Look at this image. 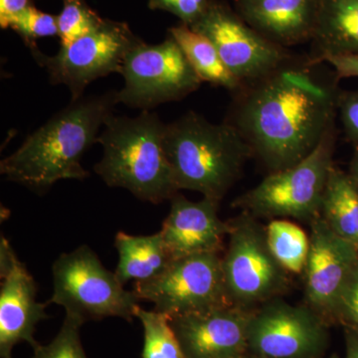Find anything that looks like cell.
<instances>
[{
    "label": "cell",
    "mask_w": 358,
    "mask_h": 358,
    "mask_svg": "<svg viewBox=\"0 0 358 358\" xmlns=\"http://www.w3.org/2000/svg\"><path fill=\"white\" fill-rule=\"evenodd\" d=\"M217 49L224 64L245 87L289 64L291 54L256 31L230 7L209 0L203 14L190 25Z\"/></svg>",
    "instance_id": "cell-11"
},
{
    "label": "cell",
    "mask_w": 358,
    "mask_h": 358,
    "mask_svg": "<svg viewBox=\"0 0 358 358\" xmlns=\"http://www.w3.org/2000/svg\"><path fill=\"white\" fill-rule=\"evenodd\" d=\"M9 27L24 39L30 51L37 48L35 40L58 35L57 17L30 6L10 21Z\"/></svg>",
    "instance_id": "cell-26"
},
{
    "label": "cell",
    "mask_w": 358,
    "mask_h": 358,
    "mask_svg": "<svg viewBox=\"0 0 358 358\" xmlns=\"http://www.w3.org/2000/svg\"><path fill=\"white\" fill-rule=\"evenodd\" d=\"M348 173L358 188V148L353 155L352 162H350V173Z\"/></svg>",
    "instance_id": "cell-33"
},
{
    "label": "cell",
    "mask_w": 358,
    "mask_h": 358,
    "mask_svg": "<svg viewBox=\"0 0 358 358\" xmlns=\"http://www.w3.org/2000/svg\"><path fill=\"white\" fill-rule=\"evenodd\" d=\"M238 358H264V357H258V355H253V353H251V352H247L246 355H242V357H240Z\"/></svg>",
    "instance_id": "cell-34"
},
{
    "label": "cell",
    "mask_w": 358,
    "mask_h": 358,
    "mask_svg": "<svg viewBox=\"0 0 358 358\" xmlns=\"http://www.w3.org/2000/svg\"><path fill=\"white\" fill-rule=\"evenodd\" d=\"M169 34L182 49L202 82L222 87L235 95L245 88V85L226 67L217 49L204 35L183 23L171 28Z\"/></svg>",
    "instance_id": "cell-21"
},
{
    "label": "cell",
    "mask_w": 358,
    "mask_h": 358,
    "mask_svg": "<svg viewBox=\"0 0 358 358\" xmlns=\"http://www.w3.org/2000/svg\"><path fill=\"white\" fill-rule=\"evenodd\" d=\"M310 66L289 63L236 94L227 122L270 173L298 164L336 128L338 80L324 84Z\"/></svg>",
    "instance_id": "cell-1"
},
{
    "label": "cell",
    "mask_w": 358,
    "mask_h": 358,
    "mask_svg": "<svg viewBox=\"0 0 358 358\" xmlns=\"http://www.w3.org/2000/svg\"><path fill=\"white\" fill-rule=\"evenodd\" d=\"M164 150L178 190L199 192L219 202L253 157L233 124H212L195 112L166 124Z\"/></svg>",
    "instance_id": "cell-3"
},
{
    "label": "cell",
    "mask_w": 358,
    "mask_h": 358,
    "mask_svg": "<svg viewBox=\"0 0 358 358\" xmlns=\"http://www.w3.org/2000/svg\"><path fill=\"white\" fill-rule=\"evenodd\" d=\"M117 103V91L71 101L1 160L0 173L37 193L46 192L63 179L88 178L82 157L98 143L100 129Z\"/></svg>",
    "instance_id": "cell-2"
},
{
    "label": "cell",
    "mask_w": 358,
    "mask_h": 358,
    "mask_svg": "<svg viewBox=\"0 0 358 358\" xmlns=\"http://www.w3.org/2000/svg\"><path fill=\"white\" fill-rule=\"evenodd\" d=\"M208 3L209 0H150L148 6L173 13L183 24L190 26L199 20Z\"/></svg>",
    "instance_id": "cell-28"
},
{
    "label": "cell",
    "mask_w": 358,
    "mask_h": 358,
    "mask_svg": "<svg viewBox=\"0 0 358 358\" xmlns=\"http://www.w3.org/2000/svg\"><path fill=\"white\" fill-rule=\"evenodd\" d=\"M52 275L50 303L62 306L66 315L82 324L106 317L133 322L136 317L140 299L134 291H126L115 273L103 267L86 245L59 256L52 266Z\"/></svg>",
    "instance_id": "cell-6"
},
{
    "label": "cell",
    "mask_w": 358,
    "mask_h": 358,
    "mask_svg": "<svg viewBox=\"0 0 358 358\" xmlns=\"http://www.w3.org/2000/svg\"><path fill=\"white\" fill-rule=\"evenodd\" d=\"M345 358H358V331L350 327H343Z\"/></svg>",
    "instance_id": "cell-32"
},
{
    "label": "cell",
    "mask_w": 358,
    "mask_h": 358,
    "mask_svg": "<svg viewBox=\"0 0 358 358\" xmlns=\"http://www.w3.org/2000/svg\"><path fill=\"white\" fill-rule=\"evenodd\" d=\"M166 124L143 110L136 117L110 115L98 143L102 159L95 173L110 187H121L136 199L159 204L179 192L164 150Z\"/></svg>",
    "instance_id": "cell-4"
},
{
    "label": "cell",
    "mask_w": 358,
    "mask_h": 358,
    "mask_svg": "<svg viewBox=\"0 0 358 358\" xmlns=\"http://www.w3.org/2000/svg\"><path fill=\"white\" fill-rule=\"evenodd\" d=\"M134 292L169 317L231 305L224 282L222 253L215 252L174 259L159 277L134 282Z\"/></svg>",
    "instance_id": "cell-10"
},
{
    "label": "cell",
    "mask_w": 358,
    "mask_h": 358,
    "mask_svg": "<svg viewBox=\"0 0 358 358\" xmlns=\"http://www.w3.org/2000/svg\"><path fill=\"white\" fill-rule=\"evenodd\" d=\"M63 2L62 11L57 16L61 47L68 46L85 35L95 31L103 22L83 0H63Z\"/></svg>",
    "instance_id": "cell-24"
},
{
    "label": "cell",
    "mask_w": 358,
    "mask_h": 358,
    "mask_svg": "<svg viewBox=\"0 0 358 358\" xmlns=\"http://www.w3.org/2000/svg\"><path fill=\"white\" fill-rule=\"evenodd\" d=\"M171 202L160 233L173 260L193 254L222 253L230 224L218 216L220 202L206 197L192 201L179 192Z\"/></svg>",
    "instance_id": "cell-16"
},
{
    "label": "cell",
    "mask_w": 358,
    "mask_h": 358,
    "mask_svg": "<svg viewBox=\"0 0 358 358\" xmlns=\"http://www.w3.org/2000/svg\"><path fill=\"white\" fill-rule=\"evenodd\" d=\"M29 6V0H0L1 28H8L10 21Z\"/></svg>",
    "instance_id": "cell-31"
},
{
    "label": "cell",
    "mask_w": 358,
    "mask_h": 358,
    "mask_svg": "<svg viewBox=\"0 0 358 358\" xmlns=\"http://www.w3.org/2000/svg\"><path fill=\"white\" fill-rule=\"evenodd\" d=\"M120 74L124 82L117 91V103L143 110L182 100L202 83L171 36L159 44L138 42L124 59Z\"/></svg>",
    "instance_id": "cell-8"
},
{
    "label": "cell",
    "mask_w": 358,
    "mask_h": 358,
    "mask_svg": "<svg viewBox=\"0 0 358 358\" xmlns=\"http://www.w3.org/2000/svg\"><path fill=\"white\" fill-rule=\"evenodd\" d=\"M81 322L66 315L55 338L49 345L37 346L32 358H88L80 338Z\"/></svg>",
    "instance_id": "cell-25"
},
{
    "label": "cell",
    "mask_w": 358,
    "mask_h": 358,
    "mask_svg": "<svg viewBox=\"0 0 358 358\" xmlns=\"http://www.w3.org/2000/svg\"><path fill=\"white\" fill-rule=\"evenodd\" d=\"M228 221L229 242L222 254V268L231 305L255 310L281 298L289 288V273L271 251L266 226L246 212Z\"/></svg>",
    "instance_id": "cell-7"
},
{
    "label": "cell",
    "mask_w": 358,
    "mask_h": 358,
    "mask_svg": "<svg viewBox=\"0 0 358 358\" xmlns=\"http://www.w3.org/2000/svg\"><path fill=\"white\" fill-rule=\"evenodd\" d=\"M320 0H238V14L247 24L279 46L312 40Z\"/></svg>",
    "instance_id": "cell-17"
},
{
    "label": "cell",
    "mask_w": 358,
    "mask_h": 358,
    "mask_svg": "<svg viewBox=\"0 0 358 358\" xmlns=\"http://www.w3.org/2000/svg\"><path fill=\"white\" fill-rule=\"evenodd\" d=\"M310 65L329 56L358 54V0H320Z\"/></svg>",
    "instance_id": "cell-18"
},
{
    "label": "cell",
    "mask_w": 358,
    "mask_h": 358,
    "mask_svg": "<svg viewBox=\"0 0 358 358\" xmlns=\"http://www.w3.org/2000/svg\"><path fill=\"white\" fill-rule=\"evenodd\" d=\"M141 40L121 23L103 21L95 31L85 35L55 55L48 56L38 48L31 50L37 64L49 75L51 84L64 85L71 101L84 96L90 84L112 73H121L124 59Z\"/></svg>",
    "instance_id": "cell-9"
},
{
    "label": "cell",
    "mask_w": 358,
    "mask_h": 358,
    "mask_svg": "<svg viewBox=\"0 0 358 358\" xmlns=\"http://www.w3.org/2000/svg\"><path fill=\"white\" fill-rule=\"evenodd\" d=\"M266 233L271 251L282 267L289 274H303L310 247L306 231L289 219L277 218L271 219Z\"/></svg>",
    "instance_id": "cell-22"
},
{
    "label": "cell",
    "mask_w": 358,
    "mask_h": 358,
    "mask_svg": "<svg viewBox=\"0 0 358 358\" xmlns=\"http://www.w3.org/2000/svg\"><path fill=\"white\" fill-rule=\"evenodd\" d=\"M115 247L119 253L115 274L122 286L131 281L143 282L155 279L173 261L160 231L150 236L119 232Z\"/></svg>",
    "instance_id": "cell-19"
},
{
    "label": "cell",
    "mask_w": 358,
    "mask_h": 358,
    "mask_svg": "<svg viewBox=\"0 0 358 358\" xmlns=\"http://www.w3.org/2000/svg\"><path fill=\"white\" fill-rule=\"evenodd\" d=\"M322 358H339L338 355H336V353H334V355H329V357H324Z\"/></svg>",
    "instance_id": "cell-35"
},
{
    "label": "cell",
    "mask_w": 358,
    "mask_h": 358,
    "mask_svg": "<svg viewBox=\"0 0 358 358\" xmlns=\"http://www.w3.org/2000/svg\"><path fill=\"white\" fill-rule=\"evenodd\" d=\"M329 327L305 303L275 298L252 313L249 352L264 358H322L329 345Z\"/></svg>",
    "instance_id": "cell-12"
},
{
    "label": "cell",
    "mask_w": 358,
    "mask_h": 358,
    "mask_svg": "<svg viewBox=\"0 0 358 358\" xmlns=\"http://www.w3.org/2000/svg\"><path fill=\"white\" fill-rule=\"evenodd\" d=\"M334 324L358 331V265L348 278L334 310Z\"/></svg>",
    "instance_id": "cell-27"
},
{
    "label": "cell",
    "mask_w": 358,
    "mask_h": 358,
    "mask_svg": "<svg viewBox=\"0 0 358 358\" xmlns=\"http://www.w3.org/2000/svg\"><path fill=\"white\" fill-rule=\"evenodd\" d=\"M136 317L143 327V358H186L169 315L138 306Z\"/></svg>",
    "instance_id": "cell-23"
},
{
    "label": "cell",
    "mask_w": 358,
    "mask_h": 358,
    "mask_svg": "<svg viewBox=\"0 0 358 358\" xmlns=\"http://www.w3.org/2000/svg\"><path fill=\"white\" fill-rule=\"evenodd\" d=\"M310 247L305 272V305L329 326L348 278L358 265V251L317 217L310 223Z\"/></svg>",
    "instance_id": "cell-13"
},
{
    "label": "cell",
    "mask_w": 358,
    "mask_h": 358,
    "mask_svg": "<svg viewBox=\"0 0 358 358\" xmlns=\"http://www.w3.org/2000/svg\"><path fill=\"white\" fill-rule=\"evenodd\" d=\"M320 216L358 251V188L350 173L333 166L327 178Z\"/></svg>",
    "instance_id": "cell-20"
},
{
    "label": "cell",
    "mask_w": 358,
    "mask_h": 358,
    "mask_svg": "<svg viewBox=\"0 0 358 358\" xmlns=\"http://www.w3.org/2000/svg\"><path fill=\"white\" fill-rule=\"evenodd\" d=\"M254 310L233 305L171 317L186 358H238L249 352Z\"/></svg>",
    "instance_id": "cell-15"
},
{
    "label": "cell",
    "mask_w": 358,
    "mask_h": 358,
    "mask_svg": "<svg viewBox=\"0 0 358 358\" xmlns=\"http://www.w3.org/2000/svg\"><path fill=\"white\" fill-rule=\"evenodd\" d=\"M0 263V357L13 358L14 346L20 343H27L34 350L39 346L34 338L36 326L49 315L46 305L36 300V282L3 237Z\"/></svg>",
    "instance_id": "cell-14"
},
{
    "label": "cell",
    "mask_w": 358,
    "mask_h": 358,
    "mask_svg": "<svg viewBox=\"0 0 358 358\" xmlns=\"http://www.w3.org/2000/svg\"><path fill=\"white\" fill-rule=\"evenodd\" d=\"M338 112L346 138L358 148V91H339Z\"/></svg>",
    "instance_id": "cell-29"
},
{
    "label": "cell",
    "mask_w": 358,
    "mask_h": 358,
    "mask_svg": "<svg viewBox=\"0 0 358 358\" xmlns=\"http://www.w3.org/2000/svg\"><path fill=\"white\" fill-rule=\"evenodd\" d=\"M336 128L327 134L317 148L296 166L268 173L255 187L233 201L260 219H296L310 223L320 216L327 178L334 164Z\"/></svg>",
    "instance_id": "cell-5"
},
{
    "label": "cell",
    "mask_w": 358,
    "mask_h": 358,
    "mask_svg": "<svg viewBox=\"0 0 358 358\" xmlns=\"http://www.w3.org/2000/svg\"><path fill=\"white\" fill-rule=\"evenodd\" d=\"M329 63L334 70L336 79L358 78V54L357 55L329 56L322 59V63Z\"/></svg>",
    "instance_id": "cell-30"
}]
</instances>
